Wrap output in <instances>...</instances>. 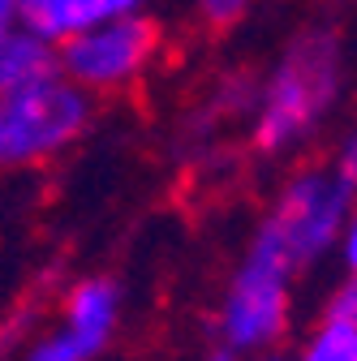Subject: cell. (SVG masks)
I'll use <instances>...</instances> for the list:
<instances>
[{
	"mask_svg": "<svg viewBox=\"0 0 357 361\" xmlns=\"http://www.w3.org/2000/svg\"><path fill=\"white\" fill-rule=\"evenodd\" d=\"M344 95V48L332 26H305L262 78L254 99V147L289 155L327 125Z\"/></svg>",
	"mask_w": 357,
	"mask_h": 361,
	"instance_id": "cell-1",
	"label": "cell"
},
{
	"mask_svg": "<svg viewBox=\"0 0 357 361\" xmlns=\"http://www.w3.org/2000/svg\"><path fill=\"white\" fill-rule=\"evenodd\" d=\"M353 202H357V133H349L327 159L305 164L284 180V190L276 194L254 237L284 254L293 271H305L315 258L336 250Z\"/></svg>",
	"mask_w": 357,
	"mask_h": 361,
	"instance_id": "cell-2",
	"label": "cell"
},
{
	"mask_svg": "<svg viewBox=\"0 0 357 361\" xmlns=\"http://www.w3.org/2000/svg\"><path fill=\"white\" fill-rule=\"evenodd\" d=\"M91 95L61 78V69L39 82L0 90V172L61 159L91 129Z\"/></svg>",
	"mask_w": 357,
	"mask_h": 361,
	"instance_id": "cell-3",
	"label": "cell"
},
{
	"mask_svg": "<svg viewBox=\"0 0 357 361\" xmlns=\"http://www.w3.org/2000/svg\"><path fill=\"white\" fill-rule=\"evenodd\" d=\"M293 280H297L293 262L254 237L224 288L219 319H215V331L233 357L276 348L284 340L289 314H293Z\"/></svg>",
	"mask_w": 357,
	"mask_h": 361,
	"instance_id": "cell-4",
	"label": "cell"
},
{
	"mask_svg": "<svg viewBox=\"0 0 357 361\" xmlns=\"http://www.w3.org/2000/svg\"><path fill=\"white\" fill-rule=\"evenodd\" d=\"M159 52V26L147 13L112 18L99 26H86L56 43V69L86 95H112L133 86Z\"/></svg>",
	"mask_w": 357,
	"mask_h": 361,
	"instance_id": "cell-5",
	"label": "cell"
},
{
	"mask_svg": "<svg viewBox=\"0 0 357 361\" xmlns=\"http://www.w3.org/2000/svg\"><path fill=\"white\" fill-rule=\"evenodd\" d=\"M121 327V288L108 276H86L65 293L48 331L26 344L22 361H95Z\"/></svg>",
	"mask_w": 357,
	"mask_h": 361,
	"instance_id": "cell-6",
	"label": "cell"
},
{
	"mask_svg": "<svg viewBox=\"0 0 357 361\" xmlns=\"http://www.w3.org/2000/svg\"><path fill=\"white\" fill-rule=\"evenodd\" d=\"M147 5L151 0H22V22L35 26L43 39L61 43L86 26L147 13Z\"/></svg>",
	"mask_w": 357,
	"mask_h": 361,
	"instance_id": "cell-7",
	"label": "cell"
},
{
	"mask_svg": "<svg viewBox=\"0 0 357 361\" xmlns=\"http://www.w3.org/2000/svg\"><path fill=\"white\" fill-rule=\"evenodd\" d=\"M56 73V43L43 39L35 26L13 22L0 26V90H13Z\"/></svg>",
	"mask_w": 357,
	"mask_h": 361,
	"instance_id": "cell-8",
	"label": "cell"
},
{
	"mask_svg": "<svg viewBox=\"0 0 357 361\" xmlns=\"http://www.w3.org/2000/svg\"><path fill=\"white\" fill-rule=\"evenodd\" d=\"M293 361H357V331L323 314V323L305 336V344Z\"/></svg>",
	"mask_w": 357,
	"mask_h": 361,
	"instance_id": "cell-9",
	"label": "cell"
},
{
	"mask_svg": "<svg viewBox=\"0 0 357 361\" xmlns=\"http://www.w3.org/2000/svg\"><path fill=\"white\" fill-rule=\"evenodd\" d=\"M254 0H198V18L207 26H237Z\"/></svg>",
	"mask_w": 357,
	"mask_h": 361,
	"instance_id": "cell-10",
	"label": "cell"
},
{
	"mask_svg": "<svg viewBox=\"0 0 357 361\" xmlns=\"http://www.w3.org/2000/svg\"><path fill=\"white\" fill-rule=\"evenodd\" d=\"M327 319H340V323H349V327L357 331V276H349V280L332 293V301H327Z\"/></svg>",
	"mask_w": 357,
	"mask_h": 361,
	"instance_id": "cell-11",
	"label": "cell"
},
{
	"mask_svg": "<svg viewBox=\"0 0 357 361\" xmlns=\"http://www.w3.org/2000/svg\"><path fill=\"white\" fill-rule=\"evenodd\" d=\"M336 250H340L344 271H349V276H357V202H353V211H349V219H344V228H340Z\"/></svg>",
	"mask_w": 357,
	"mask_h": 361,
	"instance_id": "cell-12",
	"label": "cell"
},
{
	"mask_svg": "<svg viewBox=\"0 0 357 361\" xmlns=\"http://www.w3.org/2000/svg\"><path fill=\"white\" fill-rule=\"evenodd\" d=\"M22 22V0H0V26Z\"/></svg>",
	"mask_w": 357,
	"mask_h": 361,
	"instance_id": "cell-13",
	"label": "cell"
},
{
	"mask_svg": "<svg viewBox=\"0 0 357 361\" xmlns=\"http://www.w3.org/2000/svg\"><path fill=\"white\" fill-rule=\"evenodd\" d=\"M246 361H293V357H284V353H276V348H262V353H250Z\"/></svg>",
	"mask_w": 357,
	"mask_h": 361,
	"instance_id": "cell-14",
	"label": "cell"
},
{
	"mask_svg": "<svg viewBox=\"0 0 357 361\" xmlns=\"http://www.w3.org/2000/svg\"><path fill=\"white\" fill-rule=\"evenodd\" d=\"M202 361H237V357H233L229 348H219V353H211V357H202Z\"/></svg>",
	"mask_w": 357,
	"mask_h": 361,
	"instance_id": "cell-15",
	"label": "cell"
}]
</instances>
